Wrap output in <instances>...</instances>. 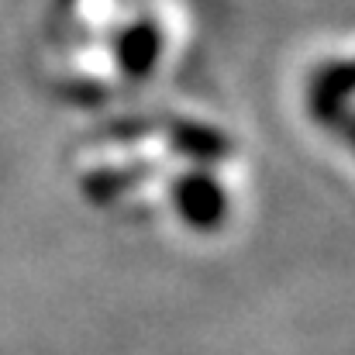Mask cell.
<instances>
[{
    "label": "cell",
    "instance_id": "6da1fadb",
    "mask_svg": "<svg viewBox=\"0 0 355 355\" xmlns=\"http://www.w3.org/2000/svg\"><path fill=\"white\" fill-rule=\"evenodd\" d=\"M173 207L176 214L197 228V232H214L228 218V193L211 173H183L173 183Z\"/></svg>",
    "mask_w": 355,
    "mask_h": 355
},
{
    "label": "cell",
    "instance_id": "7a4b0ae2",
    "mask_svg": "<svg viewBox=\"0 0 355 355\" xmlns=\"http://www.w3.org/2000/svg\"><path fill=\"white\" fill-rule=\"evenodd\" d=\"M162 55V35L152 21H135L121 31L118 38V62L121 69L131 76V80H141L155 69Z\"/></svg>",
    "mask_w": 355,
    "mask_h": 355
},
{
    "label": "cell",
    "instance_id": "3957f363",
    "mask_svg": "<svg viewBox=\"0 0 355 355\" xmlns=\"http://www.w3.org/2000/svg\"><path fill=\"white\" fill-rule=\"evenodd\" d=\"M349 94H355V59L352 62H331V66H321L311 80V94H307V104H311V114H324L331 107H342L349 104Z\"/></svg>",
    "mask_w": 355,
    "mask_h": 355
},
{
    "label": "cell",
    "instance_id": "277c9868",
    "mask_svg": "<svg viewBox=\"0 0 355 355\" xmlns=\"http://www.w3.org/2000/svg\"><path fill=\"white\" fill-rule=\"evenodd\" d=\"M173 148L187 159H197V162H218L232 152V141L218 131V128H207V124H180L173 131Z\"/></svg>",
    "mask_w": 355,
    "mask_h": 355
},
{
    "label": "cell",
    "instance_id": "5b68a950",
    "mask_svg": "<svg viewBox=\"0 0 355 355\" xmlns=\"http://www.w3.org/2000/svg\"><path fill=\"white\" fill-rule=\"evenodd\" d=\"M318 124H324V128H331L349 148L355 152V111H349V104H342V107H331V111H324V114H318Z\"/></svg>",
    "mask_w": 355,
    "mask_h": 355
}]
</instances>
